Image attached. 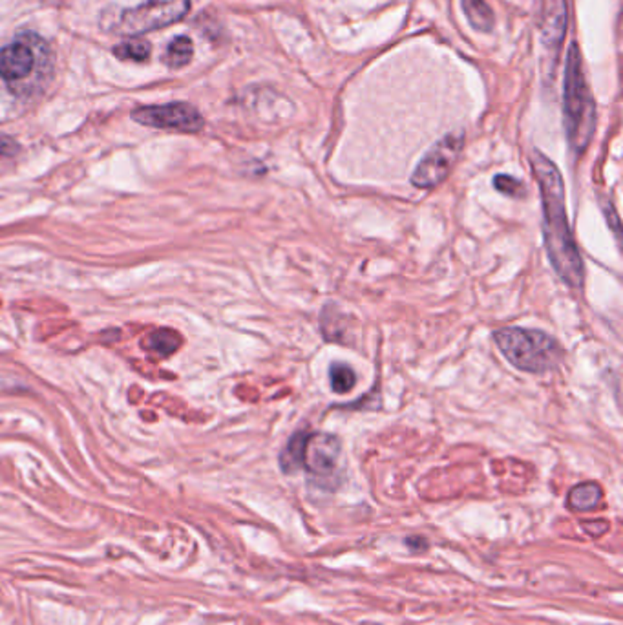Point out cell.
Instances as JSON below:
<instances>
[{
  "mask_svg": "<svg viewBox=\"0 0 623 625\" xmlns=\"http://www.w3.org/2000/svg\"><path fill=\"white\" fill-rule=\"evenodd\" d=\"M532 172L536 176L543 205V234L549 260L556 275L572 289H581L585 270L580 249L569 227L565 207V185L557 167L540 151L530 156Z\"/></svg>",
  "mask_w": 623,
  "mask_h": 625,
  "instance_id": "1",
  "label": "cell"
},
{
  "mask_svg": "<svg viewBox=\"0 0 623 625\" xmlns=\"http://www.w3.org/2000/svg\"><path fill=\"white\" fill-rule=\"evenodd\" d=\"M563 115L569 145L574 154H583L596 130V105L590 96L581 68L578 44L572 43L567 53L565 86H563Z\"/></svg>",
  "mask_w": 623,
  "mask_h": 625,
  "instance_id": "2",
  "label": "cell"
},
{
  "mask_svg": "<svg viewBox=\"0 0 623 625\" xmlns=\"http://www.w3.org/2000/svg\"><path fill=\"white\" fill-rule=\"evenodd\" d=\"M499 351L514 368L528 373H545L556 368L563 351L556 339L540 330L501 327L494 333Z\"/></svg>",
  "mask_w": 623,
  "mask_h": 625,
  "instance_id": "3",
  "label": "cell"
},
{
  "mask_svg": "<svg viewBox=\"0 0 623 625\" xmlns=\"http://www.w3.org/2000/svg\"><path fill=\"white\" fill-rule=\"evenodd\" d=\"M191 10V0H146V3L121 10L106 29L117 35H143L182 20Z\"/></svg>",
  "mask_w": 623,
  "mask_h": 625,
  "instance_id": "4",
  "label": "cell"
},
{
  "mask_svg": "<svg viewBox=\"0 0 623 625\" xmlns=\"http://www.w3.org/2000/svg\"><path fill=\"white\" fill-rule=\"evenodd\" d=\"M46 43L34 34H24L12 44L0 50V79L10 86L26 84V81L44 68Z\"/></svg>",
  "mask_w": 623,
  "mask_h": 625,
  "instance_id": "5",
  "label": "cell"
},
{
  "mask_svg": "<svg viewBox=\"0 0 623 625\" xmlns=\"http://www.w3.org/2000/svg\"><path fill=\"white\" fill-rule=\"evenodd\" d=\"M464 145V132H452L440 137L423 156L411 174V185L428 191L440 185L452 172Z\"/></svg>",
  "mask_w": 623,
  "mask_h": 625,
  "instance_id": "6",
  "label": "cell"
},
{
  "mask_svg": "<svg viewBox=\"0 0 623 625\" xmlns=\"http://www.w3.org/2000/svg\"><path fill=\"white\" fill-rule=\"evenodd\" d=\"M136 123L151 129L174 130L196 134L203 129V115L191 103H167V105H151L139 106L132 112Z\"/></svg>",
  "mask_w": 623,
  "mask_h": 625,
  "instance_id": "7",
  "label": "cell"
},
{
  "mask_svg": "<svg viewBox=\"0 0 623 625\" xmlns=\"http://www.w3.org/2000/svg\"><path fill=\"white\" fill-rule=\"evenodd\" d=\"M567 0H543L540 15V43L543 59L547 61V74H554L559 50L567 34Z\"/></svg>",
  "mask_w": 623,
  "mask_h": 625,
  "instance_id": "8",
  "label": "cell"
},
{
  "mask_svg": "<svg viewBox=\"0 0 623 625\" xmlns=\"http://www.w3.org/2000/svg\"><path fill=\"white\" fill-rule=\"evenodd\" d=\"M340 441L330 434H309L304 452V468L316 478H331L340 459Z\"/></svg>",
  "mask_w": 623,
  "mask_h": 625,
  "instance_id": "9",
  "label": "cell"
},
{
  "mask_svg": "<svg viewBox=\"0 0 623 625\" xmlns=\"http://www.w3.org/2000/svg\"><path fill=\"white\" fill-rule=\"evenodd\" d=\"M602 499H604L602 487L598 483L587 481V483L576 485L569 492L567 504H569V509L574 512H590L598 507Z\"/></svg>",
  "mask_w": 623,
  "mask_h": 625,
  "instance_id": "10",
  "label": "cell"
},
{
  "mask_svg": "<svg viewBox=\"0 0 623 625\" xmlns=\"http://www.w3.org/2000/svg\"><path fill=\"white\" fill-rule=\"evenodd\" d=\"M308 437H309L308 432H296L285 444V449L280 454V466L285 473H294L296 470H300L304 466V452H306Z\"/></svg>",
  "mask_w": 623,
  "mask_h": 625,
  "instance_id": "11",
  "label": "cell"
},
{
  "mask_svg": "<svg viewBox=\"0 0 623 625\" xmlns=\"http://www.w3.org/2000/svg\"><path fill=\"white\" fill-rule=\"evenodd\" d=\"M182 346V337L172 330L152 332L143 340V349L156 356H168Z\"/></svg>",
  "mask_w": 623,
  "mask_h": 625,
  "instance_id": "12",
  "label": "cell"
},
{
  "mask_svg": "<svg viewBox=\"0 0 623 625\" xmlns=\"http://www.w3.org/2000/svg\"><path fill=\"white\" fill-rule=\"evenodd\" d=\"M192 55H194L192 41L189 37L182 35V37H175L170 41V44L167 46L163 61L168 68L180 70L192 61Z\"/></svg>",
  "mask_w": 623,
  "mask_h": 625,
  "instance_id": "13",
  "label": "cell"
},
{
  "mask_svg": "<svg viewBox=\"0 0 623 625\" xmlns=\"http://www.w3.org/2000/svg\"><path fill=\"white\" fill-rule=\"evenodd\" d=\"M463 10L468 22L479 32H490L494 27V12L487 0H463Z\"/></svg>",
  "mask_w": 623,
  "mask_h": 625,
  "instance_id": "14",
  "label": "cell"
},
{
  "mask_svg": "<svg viewBox=\"0 0 623 625\" xmlns=\"http://www.w3.org/2000/svg\"><path fill=\"white\" fill-rule=\"evenodd\" d=\"M330 382L335 394H347L357 384V375L346 363H333L330 366Z\"/></svg>",
  "mask_w": 623,
  "mask_h": 625,
  "instance_id": "15",
  "label": "cell"
},
{
  "mask_svg": "<svg viewBox=\"0 0 623 625\" xmlns=\"http://www.w3.org/2000/svg\"><path fill=\"white\" fill-rule=\"evenodd\" d=\"M151 51H152V46L144 41H127L113 48V55L117 59H121V61H136V63L146 61V59L151 57Z\"/></svg>",
  "mask_w": 623,
  "mask_h": 625,
  "instance_id": "16",
  "label": "cell"
},
{
  "mask_svg": "<svg viewBox=\"0 0 623 625\" xmlns=\"http://www.w3.org/2000/svg\"><path fill=\"white\" fill-rule=\"evenodd\" d=\"M494 187L504 196L510 198H525L526 196V187L523 182H519L518 177L509 176V174H497L494 177Z\"/></svg>",
  "mask_w": 623,
  "mask_h": 625,
  "instance_id": "17",
  "label": "cell"
},
{
  "mask_svg": "<svg viewBox=\"0 0 623 625\" xmlns=\"http://www.w3.org/2000/svg\"><path fill=\"white\" fill-rule=\"evenodd\" d=\"M19 152V143H15L8 136H0V156L3 158H12Z\"/></svg>",
  "mask_w": 623,
  "mask_h": 625,
  "instance_id": "18",
  "label": "cell"
},
{
  "mask_svg": "<svg viewBox=\"0 0 623 625\" xmlns=\"http://www.w3.org/2000/svg\"><path fill=\"white\" fill-rule=\"evenodd\" d=\"M406 545L415 554L428 551V542L423 538V535H409V538H406Z\"/></svg>",
  "mask_w": 623,
  "mask_h": 625,
  "instance_id": "19",
  "label": "cell"
},
{
  "mask_svg": "<svg viewBox=\"0 0 623 625\" xmlns=\"http://www.w3.org/2000/svg\"><path fill=\"white\" fill-rule=\"evenodd\" d=\"M583 528L590 534V535H595V538H600L602 534L607 532L609 525L605 521H596V523H583Z\"/></svg>",
  "mask_w": 623,
  "mask_h": 625,
  "instance_id": "20",
  "label": "cell"
}]
</instances>
